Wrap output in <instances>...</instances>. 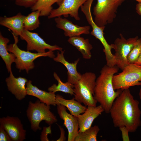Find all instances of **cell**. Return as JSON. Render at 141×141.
Instances as JSON below:
<instances>
[{"instance_id":"cell-1","label":"cell","mask_w":141,"mask_h":141,"mask_svg":"<svg viewBox=\"0 0 141 141\" xmlns=\"http://www.w3.org/2000/svg\"><path fill=\"white\" fill-rule=\"evenodd\" d=\"M139 104L129 88L122 90L113 102L109 112L114 126L125 127L129 132H136L141 125Z\"/></svg>"},{"instance_id":"cell-2","label":"cell","mask_w":141,"mask_h":141,"mask_svg":"<svg viewBox=\"0 0 141 141\" xmlns=\"http://www.w3.org/2000/svg\"><path fill=\"white\" fill-rule=\"evenodd\" d=\"M119 68L116 65L113 67L104 65L96 80L94 97L106 113H109L113 102L122 90L119 89L115 91L113 84V77L118 72Z\"/></svg>"},{"instance_id":"cell-3","label":"cell","mask_w":141,"mask_h":141,"mask_svg":"<svg viewBox=\"0 0 141 141\" xmlns=\"http://www.w3.org/2000/svg\"><path fill=\"white\" fill-rule=\"evenodd\" d=\"M96 76L94 73L86 72L74 84V98L85 106H96L97 101L94 97Z\"/></svg>"},{"instance_id":"cell-4","label":"cell","mask_w":141,"mask_h":141,"mask_svg":"<svg viewBox=\"0 0 141 141\" xmlns=\"http://www.w3.org/2000/svg\"><path fill=\"white\" fill-rule=\"evenodd\" d=\"M50 105L37 100L34 103L30 101L26 110V115L31 124V128L34 132L42 128L39 127L40 122L44 120L49 125L56 122V116L50 110Z\"/></svg>"},{"instance_id":"cell-5","label":"cell","mask_w":141,"mask_h":141,"mask_svg":"<svg viewBox=\"0 0 141 141\" xmlns=\"http://www.w3.org/2000/svg\"><path fill=\"white\" fill-rule=\"evenodd\" d=\"M14 40V43L8 45L7 49L10 53L14 54L16 57L15 63V66L19 72L25 70L27 73L30 70L34 68V61L40 57H48L54 58L55 57L53 51L49 50L44 53H33L29 51H25L20 49L17 45L18 37L12 34Z\"/></svg>"},{"instance_id":"cell-6","label":"cell","mask_w":141,"mask_h":141,"mask_svg":"<svg viewBox=\"0 0 141 141\" xmlns=\"http://www.w3.org/2000/svg\"><path fill=\"white\" fill-rule=\"evenodd\" d=\"M93 1L87 0L81 7V10L85 15L88 23L92 28L91 34L98 39L103 46V51L105 56L106 64L109 66H112L114 65L115 63L114 55L111 52V49L114 48V44H109L105 38L104 31L105 27L98 26L93 20L91 8Z\"/></svg>"},{"instance_id":"cell-7","label":"cell","mask_w":141,"mask_h":141,"mask_svg":"<svg viewBox=\"0 0 141 141\" xmlns=\"http://www.w3.org/2000/svg\"><path fill=\"white\" fill-rule=\"evenodd\" d=\"M125 0H97L93 9L94 21L99 27L105 26L112 23L117 10Z\"/></svg>"},{"instance_id":"cell-8","label":"cell","mask_w":141,"mask_h":141,"mask_svg":"<svg viewBox=\"0 0 141 141\" xmlns=\"http://www.w3.org/2000/svg\"><path fill=\"white\" fill-rule=\"evenodd\" d=\"M141 81V67L134 64H129L122 71L112 79L115 90L129 88L130 87L140 85Z\"/></svg>"},{"instance_id":"cell-9","label":"cell","mask_w":141,"mask_h":141,"mask_svg":"<svg viewBox=\"0 0 141 141\" xmlns=\"http://www.w3.org/2000/svg\"><path fill=\"white\" fill-rule=\"evenodd\" d=\"M120 37L115 40L114 49L115 52L114 55L116 62V65L122 70L129 64L127 57L136 44L138 37L126 39L121 33Z\"/></svg>"},{"instance_id":"cell-10","label":"cell","mask_w":141,"mask_h":141,"mask_svg":"<svg viewBox=\"0 0 141 141\" xmlns=\"http://www.w3.org/2000/svg\"><path fill=\"white\" fill-rule=\"evenodd\" d=\"M20 37L21 39L25 40L27 42V51L35 50L39 53H45L47 49L52 51H62V48L57 45H52L46 43L36 33L24 29Z\"/></svg>"},{"instance_id":"cell-11","label":"cell","mask_w":141,"mask_h":141,"mask_svg":"<svg viewBox=\"0 0 141 141\" xmlns=\"http://www.w3.org/2000/svg\"><path fill=\"white\" fill-rule=\"evenodd\" d=\"M0 126L3 128L13 141H23L26 139V131L17 117L7 116L0 118Z\"/></svg>"},{"instance_id":"cell-12","label":"cell","mask_w":141,"mask_h":141,"mask_svg":"<svg viewBox=\"0 0 141 141\" xmlns=\"http://www.w3.org/2000/svg\"><path fill=\"white\" fill-rule=\"evenodd\" d=\"M87 0H62L58 7L53 9L48 16L49 19L63 15L65 17L69 15L79 20L80 17L78 13L79 9Z\"/></svg>"},{"instance_id":"cell-13","label":"cell","mask_w":141,"mask_h":141,"mask_svg":"<svg viewBox=\"0 0 141 141\" xmlns=\"http://www.w3.org/2000/svg\"><path fill=\"white\" fill-rule=\"evenodd\" d=\"M57 105V113L60 117L64 121L63 125L68 131L67 141H74L79 133L78 118L68 113L64 106L61 105Z\"/></svg>"},{"instance_id":"cell-14","label":"cell","mask_w":141,"mask_h":141,"mask_svg":"<svg viewBox=\"0 0 141 141\" xmlns=\"http://www.w3.org/2000/svg\"><path fill=\"white\" fill-rule=\"evenodd\" d=\"M54 20L56 23V27L63 30L66 37H70L80 36L83 34H88L90 33V27L89 26H80L61 16L55 17Z\"/></svg>"},{"instance_id":"cell-15","label":"cell","mask_w":141,"mask_h":141,"mask_svg":"<svg viewBox=\"0 0 141 141\" xmlns=\"http://www.w3.org/2000/svg\"><path fill=\"white\" fill-rule=\"evenodd\" d=\"M5 80L8 90L17 99L21 100L25 98L27 95L25 85L28 81L26 78L21 77H15L11 72Z\"/></svg>"},{"instance_id":"cell-16","label":"cell","mask_w":141,"mask_h":141,"mask_svg":"<svg viewBox=\"0 0 141 141\" xmlns=\"http://www.w3.org/2000/svg\"><path fill=\"white\" fill-rule=\"evenodd\" d=\"M104 111L102 106H88L83 114L78 117L79 125L78 132H83L91 126L94 120Z\"/></svg>"},{"instance_id":"cell-17","label":"cell","mask_w":141,"mask_h":141,"mask_svg":"<svg viewBox=\"0 0 141 141\" xmlns=\"http://www.w3.org/2000/svg\"><path fill=\"white\" fill-rule=\"evenodd\" d=\"M26 16L19 13L11 17H1L0 24L11 30L12 34L20 36L24 29V21Z\"/></svg>"},{"instance_id":"cell-18","label":"cell","mask_w":141,"mask_h":141,"mask_svg":"<svg viewBox=\"0 0 141 141\" xmlns=\"http://www.w3.org/2000/svg\"><path fill=\"white\" fill-rule=\"evenodd\" d=\"M26 85L27 95L37 98L41 102L47 105L55 106L56 105L55 93L47 92L39 89L37 86H34L32 81L30 80L28 81Z\"/></svg>"},{"instance_id":"cell-19","label":"cell","mask_w":141,"mask_h":141,"mask_svg":"<svg viewBox=\"0 0 141 141\" xmlns=\"http://www.w3.org/2000/svg\"><path fill=\"white\" fill-rule=\"evenodd\" d=\"M64 52V51H62L60 53L58 51L56 56L53 60L62 64L66 67L67 70V81L74 85L80 79L81 76L77 70V65L80 59L79 58L74 62L69 63L65 58Z\"/></svg>"},{"instance_id":"cell-20","label":"cell","mask_w":141,"mask_h":141,"mask_svg":"<svg viewBox=\"0 0 141 141\" xmlns=\"http://www.w3.org/2000/svg\"><path fill=\"white\" fill-rule=\"evenodd\" d=\"M56 105H62L65 107L71 115L77 117L85 111L87 107L82 105L74 97L70 99H67L58 94L56 95Z\"/></svg>"},{"instance_id":"cell-21","label":"cell","mask_w":141,"mask_h":141,"mask_svg":"<svg viewBox=\"0 0 141 141\" xmlns=\"http://www.w3.org/2000/svg\"><path fill=\"white\" fill-rule=\"evenodd\" d=\"M68 41L80 52L84 58L89 59L91 58V51L93 47L88 39H85L80 36H75L69 37Z\"/></svg>"},{"instance_id":"cell-22","label":"cell","mask_w":141,"mask_h":141,"mask_svg":"<svg viewBox=\"0 0 141 141\" xmlns=\"http://www.w3.org/2000/svg\"><path fill=\"white\" fill-rule=\"evenodd\" d=\"M10 41L8 38L3 37L0 33V56L4 61L9 73L12 72L11 65L15 62L16 58L15 55L9 53L7 49L8 44Z\"/></svg>"},{"instance_id":"cell-23","label":"cell","mask_w":141,"mask_h":141,"mask_svg":"<svg viewBox=\"0 0 141 141\" xmlns=\"http://www.w3.org/2000/svg\"><path fill=\"white\" fill-rule=\"evenodd\" d=\"M62 0H38L31 8L32 11L39 10L40 16H48L53 9L52 5L56 3L59 5Z\"/></svg>"},{"instance_id":"cell-24","label":"cell","mask_w":141,"mask_h":141,"mask_svg":"<svg viewBox=\"0 0 141 141\" xmlns=\"http://www.w3.org/2000/svg\"><path fill=\"white\" fill-rule=\"evenodd\" d=\"M53 75L55 79L58 83L57 85L54 84L48 89L49 92L55 93L57 91H61L65 93L74 95V85L67 81L66 83L62 82L57 73L54 72Z\"/></svg>"},{"instance_id":"cell-25","label":"cell","mask_w":141,"mask_h":141,"mask_svg":"<svg viewBox=\"0 0 141 141\" xmlns=\"http://www.w3.org/2000/svg\"><path fill=\"white\" fill-rule=\"evenodd\" d=\"M39 16L40 11L39 10L32 11L26 16L24 21V29L31 31L38 27L40 24Z\"/></svg>"},{"instance_id":"cell-26","label":"cell","mask_w":141,"mask_h":141,"mask_svg":"<svg viewBox=\"0 0 141 141\" xmlns=\"http://www.w3.org/2000/svg\"><path fill=\"white\" fill-rule=\"evenodd\" d=\"M99 130L97 125L91 126L84 131L79 132L74 141H97V134Z\"/></svg>"},{"instance_id":"cell-27","label":"cell","mask_w":141,"mask_h":141,"mask_svg":"<svg viewBox=\"0 0 141 141\" xmlns=\"http://www.w3.org/2000/svg\"><path fill=\"white\" fill-rule=\"evenodd\" d=\"M141 53V38H138L127 57L129 64H134Z\"/></svg>"},{"instance_id":"cell-28","label":"cell","mask_w":141,"mask_h":141,"mask_svg":"<svg viewBox=\"0 0 141 141\" xmlns=\"http://www.w3.org/2000/svg\"><path fill=\"white\" fill-rule=\"evenodd\" d=\"M38 0H15V4L25 8H31L37 3Z\"/></svg>"},{"instance_id":"cell-29","label":"cell","mask_w":141,"mask_h":141,"mask_svg":"<svg viewBox=\"0 0 141 141\" xmlns=\"http://www.w3.org/2000/svg\"><path fill=\"white\" fill-rule=\"evenodd\" d=\"M51 125L48 127H43L40 135V140L42 141H49L48 138V135L49 134H51Z\"/></svg>"},{"instance_id":"cell-30","label":"cell","mask_w":141,"mask_h":141,"mask_svg":"<svg viewBox=\"0 0 141 141\" xmlns=\"http://www.w3.org/2000/svg\"><path fill=\"white\" fill-rule=\"evenodd\" d=\"M0 141H12L9 135L2 127L0 126Z\"/></svg>"},{"instance_id":"cell-31","label":"cell","mask_w":141,"mask_h":141,"mask_svg":"<svg viewBox=\"0 0 141 141\" xmlns=\"http://www.w3.org/2000/svg\"><path fill=\"white\" fill-rule=\"evenodd\" d=\"M119 128L122 133L123 140L130 141L128 134L129 132L127 128L124 126L120 127Z\"/></svg>"},{"instance_id":"cell-32","label":"cell","mask_w":141,"mask_h":141,"mask_svg":"<svg viewBox=\"0 0 141 141\" xmlns=\"http://www.w3.org/2000/svg\"><path fill=\"white\" fill-rule=\"evenodd\" d=\"M60 130L61 134L59 138L56 141H63L66 140V137L65 136V131L63 128L60 125L57 124Z\"/></svg>"},{"instance_id":"cell-33","label":"cell","mask_w":141,"mask_h":141,"mask_svg":"<svg viewBox=\"0 0 141 141\" xmlns=\"http://www.w3.org/2000/svg\"><path fill=\"white\" fill-rule=\"evenodd\" d=\"M136 12L141 16V2L138 3L136 5Z\"/></svg>"},{"instance_id":"cell-34","label":"cell","mask_w":141,"mask_h":141,"mask_svg":"<svg viewBox=\"0 0 141 141\" xmlns=\"http://www.w3.org/2000/svg\"><path fill=\"white\" fill-rule=\"evenodd\" d=\"M134 64L141 67V53L138 56L136 61Z\"/></svg>"},{"instance_id":"cell-35","label":"cell","mask_w":141,"mask_h":141,"mask_svg":"<svg viewBox=\"0 0 141 141\" xmlns=\"http://www.w3.org/2000/svg\"><path fill=\"white\" fill-rule=\"evenodd\" d=\"M140 90L139 92V95L140 99L141 100V81L140 82Z\"/></svg>"},{"instance_id":"cell-36","label":"cell","mask_w":141,"mask_h":141,"mask_svg":"<svg viewBox=\"0 0 141 141\" xmlns=\"http://www.w3.org/2000/svg\"><path fill=\"white\" fill-rule=\"evenodd\" d=\"M138 2V3L141 2V0H134Z\"/></svg>"},{"instance_id":"cell-37","label":"cell","mask_w":141,"mask_h":141,"mask_svg":"<svg viewBox=\"0 0 141 141\" xmlns=\"http://www.w3.org/2000/svg\"></svg>"}]
</instances>
